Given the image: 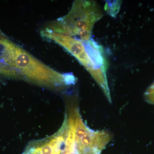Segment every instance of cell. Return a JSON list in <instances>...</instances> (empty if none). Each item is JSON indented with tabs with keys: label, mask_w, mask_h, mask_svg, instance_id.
I'll return each instance as SVG.
<instances>
[{
	"label": "cell",
	"mask_w": 154,
	"mask_h": 154,
	"mask_svg": "<svg viewBox=\"0 0 154 154\" xmlns=\"http://www.w3.org/2000/svg\"><path fill=\"white\" fill-rule=\"evenodd\" d=\"M100 6L94 1H75L68 14L52 22L46 29L88 41L95 24L103 17Z\"/></svg>",
	"instance_id": "obj_3"
},
{
	"label": "cell",
	"mask_w": 154,
	"mask_h": 154,
	"mask_svg": "<svg viewBox=\"0 0 154 154\" xmlns=\"http://www.w3.org/2000/svg\"><path fill=\"white\" fill-rule=\"evenodd\" d=\"M144 98L147 102L154 105V82L145 92Z\"/></svg>",
	"instance_id": "obj_6"
},
{
	"label": "cell",
	"mask_w": 154,
	"mask_h": 154,
	"mask_svg": "<svg viewBox=\"0 0 154 154\" xmlns=\"http://www.w3.org/2000/svg\"><path fill=\"white\" fill-rule=\"evenodd\" d=\"M2 45L1 74L50 88L63 87L75 83V78L72 74H63L56 71L10 40L3 38Z\"/></svg>",
	"instance_id": "obj_1"
},
{
	"label": "cell",
	"mask_w": 154,
	"mask_h": 154,
	"mask_svg": "<svg viewBox=\"0 0 154 154\" xmlns=\"http://www.w3.org/2000/svg\"><path fill=\"white\" fill-rule=\"evenodd\" d=\"M64 131L62 125L54 135L42 140L33 141L27 146L23 154H61L65 138Z\"/></svg>",
	"instance_id": "obj_4"
},
{
	"label": "cell",
	"mask_w": 154,
	"mask_h": 154,
	"mask_svg": "<svg viewBox=\"0 0 154 154\" xmlns=\"http://www.w3.org/2000/svg\"><path fill=\"white\" fill-rule=\"evenodd\" d=\"M41 36L61 45L85 68L105 96L110 94L107 77V63L102 46L91 38L84 41L45 29Z\"/></svg>",
	"instance_id": "obj_2"
},
{
	"label": "cell",
	"mask_w": 154,
	"mask_h": 154,
	"mask_svg": "<svg viewBox=\"0 0 154 154\" xmlns=\"http://www.w3.org/2000/svg\"><path fill=\"white\" fill-rule=\"evenodd\" d=\"M121 2L120 1H107L105 5V10L110 16L116 17L120 10Z\"/></svg>",
	"instance_id": "obj_5"
}]
</instances>
